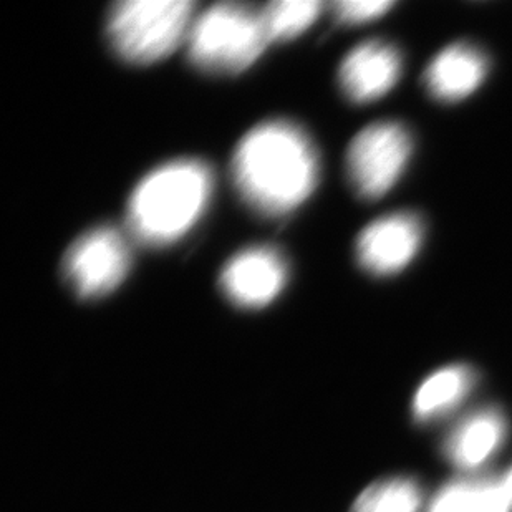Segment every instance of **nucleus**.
Returning a JSON list of instances; mask_svg holds the SVG:
<instances>
[{
	"mask_svg": "<svg viewBox=\"0 0 512 512\" xmlns=\"http://www.w3.org/2000/svg\"><path fill=\"white\" fill-rule=\"evenodd\" d=\"M319 171L314 143L289 121L256 126L232 158L237 191L264 216H284L299 208L314 193Z\"/></svg>",
	"mask_w": 512,
	"mask_h": 512,
	"instance_id": "1",
	"label": "nucleus"
},
{
	"mask_svg": "<svg viewBox=\"0 0 512 512\" xmlns=\"http://www.w3.org/2000/svg\"><path fill=\"white\" fill-rule=\"evenodd\" d=\"M213 186V173L203 161H173L151 171L131 194L128 229L148 246L178 241L198 223Z\"/></svg>",
	"mask_w": 512,
	"mask_h": 512,
	"instance_id": "2",
	"label": "nucleus"
},
{
	"mask_svg": "<svg viewBox=\"0 0 512 512\" xmlns=\"http://www.w3.org/2000/svg\"><path fill=\"white\" fill-rule=\"evenodd\" d=\"M186 42L194 67L214 75H234L251 67L271 40L261 10L221 2L194 19Z\"/></svg>",
	"mask_w": 512,
	"mask_h": 512,
	"instance_id": "3",
	"label": "nucleus"
},
{
	"mask_svg": "<svg viewBox=\"0 0 512 512\" xmlns=\"http://www.w3.org/2000/svg\"><path fill=\"white\" fill-rule=\"evenodd\" d=\"M196 4L191 0H123L108 14L116 54L136 65L168 57L188 40Z\"/></svg>",
	"mask_w": 512,
	"mask_h": 512,
	"instance_id": "4",
	"label": "nucleus"
},
{
	"mask_svg": "<svg viewBox=\"0 0 512 512\" xmlns=\"http://www.w3.org/2000/svg\"><path fill=\"white\" fill-rule=\"evenodd\" d=\"M411 150L410 135L398 123L382 121L367 126L348 146L350 183L362 198H382L406 170Z\"/></svg>",
	"mask_w": 512,
	"mask_h": 512,
	"instance_id": "5",
	"label": "nucleus"
},
{
	"mask_svg": "<svg viewBox=\"0 0 512 512\" xmlns=\"http://www.w3.org/2000/svg\"><path fill=\"white\" fill-rule=\"evenodd\" d=\"M130 247L113 228H98L78 237L63 261L68 285L82 299L110 294L130 271Z\"/></svg>",
	"mask_w": 512,
	"mask_h": 512,
	"instance_id": "6",
	"label": "nucleus"
},
{
	"mask_svg": "<svg viewBox=\"0 0 512 512\" xmlns=\"http://www.w3.org/2000/svg\"><path fill=\"white\" fill-rule=\"evenodd\" d=\"M423 224L415 214L395 213L368 224L357 239L360 266L375 276L405 269L420 251Z\"/></svg>",
	"mask_w": 512,
	"mask_h": 512,
	"instance_id": "7",
	"label": "nucleus"
},
{
	"mask_svg": "<svg viewBox=\"0 0 512 512\" xmlns=\"http://www.w3.org/2000/svg\"><path fill=\"white\" fill-rule=\"evenodd\" d=\"M219 282L232 304L257 309L281 294L287 282V264L272 247H251L232 257Z\"/></svg>",
	"mask_w": 512,
	"mask_h": 512,
	"instance_id": "8",
	"label": "nucleus"
},
{
	"mask_svg": "<svg viewBox=\"0 0 512 512\" xmlns=\"http://www.w3.org/2000/svg\"><path fill=\"white\" fill-rule=\"evenodd\" d=\"M401 57L392 45L365 42L343 58L339 70L342 92L353 103L375 102L400 80Z\"/></svg>",
	"mask_w": 512,
	"mask_h": 512,
	"instance_id": "9",
	"label": "nucleus"
},
{
	"mask_svg": "<svg viewBox=\"0 0 512 512\" xmlns=\"http://www.w3.org/2000/svg\"><path fill=\"white\" fill-rule=\"evenodd\" d=\"M508 421L503 411L486 406L459 421L446 436L443 451L456 468L476 469L503 446Z\"/></svg>",
	"mask_w": 512,
	"mask_h": 512,
	"instance_id": "10",
	"label": "nucleus"
},
{
	"mask_svg": "<svg viewBox=\"0 0 512 512\" xmlns=\"http://www.w3.org/2000/svg\"><path fill=\"white\" fill-rule=\"evenodd\" d=\"M488 75V60L471 45L455 44L441 50L425 72L428 92L440 102H459L476 92Z\"/></svg>",
	"mask_w": 512,
	"mask_h": 512,
	"instance_id": "11",
	"label": "nucleus"
},
{
	"mask_svg": "<svg viewBox=\"0 0 512 512\" xmlns=\"http://www.w3.org/2000/svg\"><path fill=\"white\" fill-rule=\"evenodd\" d=\"M476 385V373L466 365H450L431 373L413 401V415L421 423L435 421L458 408Z\"/></svg>",
	"mask_w": 512,
	"mask_h": 512,
	"instance_id": "12",
	"label": "nucleus"
},
{
	"mask_svg": "<svg viewBox=\"0 0 512 512\" xmlns=\"http://www.w3.org/2000/svg\"><path fill=\"white\" fill-rule=\"evenodd\" d=\"M512 498L504 481H453L431 501L428 512H511Z\"/></svg>",
	"mask_w": 512,
	"mask_h": 512,
	"instance_id": "13",
	"label": "nucleus"
},
{
	"mask_svg": "<svg viewBox=\"0 0 512 512\" xmlns=\"http://www.w3.org/2000/svg\"><path fill=\"white\" fill-rule=\"evenodd\" d=\"M421 503L423 494L415 479H383L358 496L352 512H418Z\"/></svg>",
	"mask_w": 512,
	"mask_h": 512,
	"instance_id": "14",
	"label": "nucleus"
},
{
	"mask_svg": "<svg viewBox=\"0 0 512 512\" xmlns=\"http://www.w3.org/2000/svg\"><path fill=\"white\" fill-rule=\"evenodd\" d=\"M322 9L324 4L315 0H284L264 5L261 15L267 37L271 42L294 39L319 19Z\"/></svg>",
	"mask_w": 512,
	"mask_h": 512,
	"instance_id": "15",
	"label": "nucleus"
},
{
	"mask_svg": "<svg viewBox=\"0 0 512 512\" xmlns=\"http://www.w3.org/2000/svg\"><path fill=\"white\" fill-rule=\"evenodd\" d=\"M395 7L393 0H342L332 4L335 19L347 25L365 24Z\"/></svg>",
	"mask_w": 512,
	"mask_h": 512,
	"instance_id": "16",
	"label": "nucleus"
},
{
	"mask_svg": "<svg viewBox=\"0 0 512 512\" xmlns=\"http://www.w3.org/2000/svg\"><path fill=\"white\" fill-rule=\"evenodd\" d=\"M504 484H506V488H508L509 494H511L512 498V469L509 471L508 476L503 479Z\"/></svg>",
	"mask_w": 512,
	"mask_h": 512,
	"instance_id": "17",
	"label": "nucleus"
}]
</instances>
